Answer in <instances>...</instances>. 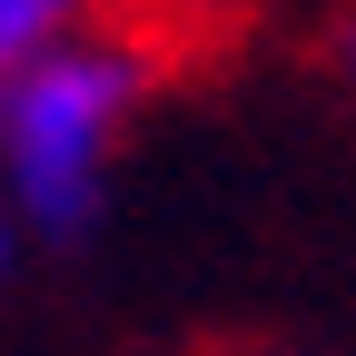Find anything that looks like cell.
I'll use <instances>...</instances> for the list:
<instances>
[{
	"label": "cell",
	"instance_id": "4",
	"mask_svg": "<svg viewBox=\"0 0 356 356\" xmlns=\"http://www.w3.org/2000/svg\"><path fill=\"white\" fill-rule=\"evenodd\" d=\"M346 79H356V50H346Z\"/></svg>",
	"mask_w": 356,
	"mask_h": 356
},
{
	"label": "cell",
	"instance_id": "3",
	"mask_svg": "<svg viewBox=\"0 0 356 356\" xmlns=\"http://www.w3.org/2000/svg\"><path fill=\"white\" fill-rule=\"evenodd\" d=\"M0 267H10V208H0Z\"/></svg>",
	"mask_w": 356,
	"mask_h": 356
},
{
	"label": "cell",
	"instance_id": "2",
	"mask_svg": "<svg viewBox=\"0 0 356 356\" xmlns=\"http://www.w3.org/2000/svg\"><path fill=\"white\" fill-rule=\"evenodd\" d=\"M60 30H79L60 0H0V89H10V79H20L40 50H50Z\"/></svg>",
	"mask_w": 356,
	"mask_h": 356
},
{
	"label": "cell",
	"instance_id": "1",
	"mask_svg": "<svg viewBox=\"0 0 356 356\" xmlns=\"http://www.w3.org/2000/svg\"><path fill=\"white\" fill-rule=\"evenodd\" d=\"M149 99V50L129 30H60L10 89H0V178L10 208L50 238H79L99 218L109 139Z\"/></svg>",
	"mask_w": 356,
	"mask_h": 356
}]
</instances>
